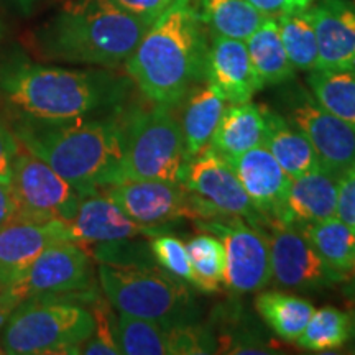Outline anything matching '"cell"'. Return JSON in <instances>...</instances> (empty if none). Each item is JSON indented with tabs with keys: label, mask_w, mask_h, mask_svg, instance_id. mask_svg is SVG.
Returning <instances> with one entry per match:
<instances>
[{
	"label": "cell",
	"mask_w": 355,
	"mask_h": 355,
	"mask_svg": "<svg viewBox=\"0 0 355 355\" xmlns=\"http://www.w3.org/2000/svg\"><path fill=\"white\" fill-rule=\"evenodd\" d=\"M19 150L20 141L17 140L15 133L6 122L0 121V181L10 183L13 162Z\"/></svg>",
	"instance_id": "cell-37"
},
{
	"label": "cell",
	"mask_w": 355,
	"mask_h": 355,
	"mask_svg": "<svg viewBox=\"0 0 355 355\" xmlns=\"http://www.w3.org/2000/svg\"><path fill=\"white\" fill-rule=\"evenodd\" d=\"M227 101L206 78L188 89L175 105V114L183 133L186 158L196 157L211 145Z\"/></svg>",
	"instance_id": "cell-22"
},
{
	"label": "cell",
	"mask_w": 355,
	"mask_h": 355,
	"mask_svg": "<svg viewBox=\"0 0 355 355\" xmlns=\"http://www.w3.org/2000/svg\"><path fill=\"white\" fill-rule=\"evenodd\" d=\"M13 217V198L10 183L0 181V227L8 224Z\"/></svg>",
	"instance_id": "cell-39"
},
{
	"label": "cell",
	"mask_w": 355,
	"mask_h": 355,
	"mask_svg": "<svg viewBox=\"0 0 355 355\" xmlns=\"http://www.w3.org/2000/svg\"><path fill=\"white\" fill-rule=\"evenodd\" d=\"M7 2L12 3V6L15 7L19 12L25 13V15H28V13L33 10L37 0H7Z\"/></svg>",
	"instance_id": "cell-40"
},
{
	"label": "cell",
	"mask_w": 355,
	"mask_h": 355,
	"mask_svg": "<svg viewBox=\"0 0 355 355\" xmlns=\"http://www.w3.org/2000/svg\"><path fill=\"white\" fill-rule=\"evenodd\" d=\"M206 79L229 104L250 102L263 89L250 63L245 42L214 35L207 50Z\"/></svg>",
	"instance_id": "cell-20"
},
{
	"label": "cell",
	"mask_w": 355,
	"mask_h": 355,
	"mask_svg": "<svg viewBox=\"0 0 355 355\" xmlns=\"http://www.w3.org/2000/svg\"><path fill=\"white\" fill-rule=\"evenodd\" d=\"M193 282L198 291L214 295L224 286V247L214 234H199L186 242Z\"/></svg>",
	"instance_id": "cell-31"
},
{
	"label": "cell",
	"mask_w": 355,
	"mask_h": 355,
	"mask_svg": "<svg viewBox=\"0 0 355 355\" xmlns=\"http://www.w3.org/2000/svg\"><path fill=\"white\" fill-rule=\"evenodd\" d=\"M265 146L277 158L279 166L290 178H298L304 173L319 170L321 163L313 145L304 133L286 121L285 115L265 107ZM324 170V168H322Z\"/></svg>",
	"instance_id": "cell-24"
},
{
	"label": "cell",
	"mask_w": 355,
	"mask_h": 355,
	"mask_svg": "<svg viewBox=\"0 0 355 355\" xmlns=\"http://www.w3.org/2000/svg\"><path fill=\"white\" fill-rule=\"evenodd\" d=\"M277 20L283 46L295 69L313 71L318 68V40L309 8L279 15Z\"/></svg>",
	"instance_id": "cell-32"
},
{
	"label": "cell",
	"mask_w": 355,
	"mask_h": 355,
	"mask_svg": "<svg viewBox=\"0 0 355 355\" xmlns=\"http://www.w3.org/2000/svg\"><path fill=\"white\" fill-rule=\"evenodd\" d=\"M150 254L159 268H163V272L191 285L193 270H191L186 243L181 239L171 234L153 235L150 241Z\"/></svg>",
	"instance_id": "cell-34"
},
{
	"label": "cell",
	"mask_w": 355,
	"mask_h": 355,
	"mask_svg": "<svg viewBox=\"0 0 355 355\" xmlns=\"http://www.w3.org/2000/svg\"><path fill=\"white\" fill-rule=\"evenodd\" d=\"M109 301L96 298L92 306L94 331L89 339L79 347L78 354L87 355H117L122 354L117 343V318L112 314Z\"/></svg>",
	"instance_id": "cell-33"
},
{
	"label": "cell",
	"mask_w": 355,
	"mask_h": 355,
	"mask_svg": "<svg viewBox=\"0 0 355 355\" xmlns=\"http://www.w3.org/2000/svg\"><path fill=\"white\" fill-rule=\"evenodd\" d=\"M71 241L68 222L10 220L0 227V286L15 282L48 247Z\"/></svg>",
	"instance_id": "cell-16"
},
{
	"label": "cell",
	"mask_w": 355,
	"mask_h": 355,
	"mask_svg": "<svg viewBox=\"0 0 355 355\" xmlns=\"http://www.w3.org/2000/svg\"><path fill=\"white\" fill-rule=\"evenodd\" d=\"M0 354H3V349H2V344H0Z\"/></svg>",
	"instance_id": "cell-44"
},
{
	"label": "cell",
	"mask_w": 355,
	"mask_h": 355,
	"mask_svg": "<svg viewBox=\"0 0 355 355\" xmlns=\"http://www.w3.org/2000/svg\"><path fill=\"white\" fill-rule=\"evenodd\" d=\"M308 86L324 109L355 128V71L321 69L309 71Z\"/></svg>",
	"instance_id": "cell-29"
},
{
	"label": "cell",
	"mask_w": 355,
	"mask_h": 355,
	"mask_svg": "<svg viewBox=\"0 0 355 355\" xmlns=\"http://www.w3.org/2000/svg\"><path fill=\"white\" fill-rule=\"evenodd\" d=\"M117 343L127 355L217 354V337L209 324L166 326L119 313Z\"/></svg>",
	"instance_id": "cell-14"
},
{
	"label": "cell",
	"mask_w": 355,
	"mask_h": 355,
	"mask_svg": "<svg viewBox=\"0 0 355 355\" xmlns=\"http://www.w3.org/2000/svg\"><path fill=\"white\" fill-rule=\"evenodd\" d=\"M285 119L304 133L326 171L340 178L355 163V128L322 107L301 86L283 94Z\"/></svg>",
	"instance_id": "cell-12"
},
{
	"label": "cell",
	"mask_w": 355,
	"mask_h": 355,
	"mask_svg": "<svg viewBox=\"0 0 355 355\" xmlns=\"http://www.w3.org/2000/svg\"><path fill=\"white\" fill-rule=\"evenodd\" d=\"M198 227L214 234L224 247V286L243 296L272 285L268 235L243 219L198 220Z\"/></svg>",
	"instance_id": "cell-11"
},
{
	"label": "cell",
	"mask_w": 355,
	"mask_h": 355,
	"mask_svg": "<svg viewBox=\"0 0 355 355\" xmlns=\"http://www.w3.org/2000/svg\"><path fill=\"white\" fill-rule=\"evenodd\" d=\"M180 183L199 212L198 220L243 219L266 230V219L257 211L227 159L211 145L186 162Z\"/></svg>",
	"instance_id": "cell-9"
},
{
	"label": "cell",
	"mask_w": 355,
	"mask_h": 355,
	"mask_svg": "<svg viewBox=\"0 0 355 355\" xmlns=\"http://www.w3.org/2000/svg\"><path fill=\"white\" fill-rule=\"evenodd\" d=\"M105 300L119 313L166 326L201 322V306L184 282L159 270L101 263L97 268Z\"/></svg>",
	"instance_id": "cell-5"
},
{
	"label": "cell",
	"mask_w": 355,
	"mask_h": 355,
	"mask_svg": "<svg viewBox=\"0 0 355 355\" xmlns=\"http://www.w3.org/2000/svg\"><path fill=\"white\" fill-rule=\"evenodd\" d=\"M272 275L277 285L295 291H319L336 285L326 263L301 229L266 222Z\"/></svg>",
	"instance_id": "cell-15"
},
{
	"label": "cell",
	"mask_w": 355,
	"mask_h": 355,
	"mask_svg": "<svg viewBox=\"0 0 355 355\" xmlns=\"http://www.w3.org/2000/svg\"><path fill=\"white\" fill-rule=\"evenodd\" d=\"M3 32H6V26H3V21L0 20V38L3 37Z\"/></svg>",
	"instance_id": "cell-42"
},
{
	"label": "cell",
	"mask_w": 355,
	"mask_h": 355,
	"mask_svg": "<svg viewBox=\"0 0 355 355\" xmlns=\"http://www.w3.org/2000/svg\"><path fill=\"white\" fill-rule=\"evenodd\" d=\"M135 84L112 69L10 61L0 66V104L26 122H68L119 112Z\"/></svg>",
	"instance_id": "cell-1"
},
{
	"label": "cell",
	"mask_w": 355,
	"mask_h": 355,
	"mask_svg": "<svg viewBox=\"0 0 355 355\" xmlns=\"http://www.w3.org/2000/svg\"><path fill=\"white\" fill-rule=\"evenodd\" d=\"M150 26L110 0H68L35 32V46L48 61L117 69Z\"/></svg>",
	"instance_id": "cell-4"
},
{
	"label": "cell",
	"mask_w": 355,
	"mask_h": 355,
	"mask_svg": "<svg viewBox=\"0 0 355 355\" xmlns=\"http://www.w3.org/2000/svg\"><path fill=\"white\" fill-rule=\"evenodd\" d=\"M343 291H344L345 298H349L350 301H354L355 303V279L354 278L349 279V282H345Z\"/></svg>",
	"instance_id": "cell-41"
},
{
	"label": "cell",
	"mask_w": 355,
	"mask_h": 355,
	"mask_svg": "<svg viewBox=\"0 0 355 355\" xmlns=\"http://www.w3.org/2000/svg\"><path fill=\"white\" fill-rule=\"evenodd\" d=\"M123 121L122 180L180 183L188 158L175 109L148 101V105L125 107Z\"/></svg>",
	"instance_id": "cell-7"
},
{
	"label": "cell",
	"mask_w": 355,
	"mask_h": 355,
	"mask_svg": "<svg viewBox=\"0 0 355 355\" xmlns=\"http://www.w3.org/2000/svg\"><path fill=\"white\" fill-rule=\"evenodd\" d=\"M123 110L68 122L17 121L13 133L86 198L122 180Z\"/></svg>",
	"instance_id": "cell-2"
},
{
	"label": "cell",
	"mask_w": 355,
	"mask_h": 355,
	"mask_svg": "<svg viewBox=\"0 0 355 355\" xmlns=\"http://www.w3.org/2000/svg\"><path fill=\"white\" fill-rule=\"evenodd\" d=\"M198 8L211 35L241 42L268 19L248 0H198Z\"/></svg>",
	"instance_id": "cell-28"
},
{
	"label": "cell",
	"mask_w": 355,
	"mask_h": 355,
	"mask_svg": "<svg viewBox=\"0 0 355 355\" xmlns=\"http://www.w3.org/2000/svg\"><path fill=\"white\" fill-rule=\"evenodd\" d=\"M318 252L336 283L355 277V232L343 220L332 217L301 229Z\"/></svg>",
	"instance_id": "cell-25"
},
{
	"label": "cell",
	"mask_w": 355,
	"mask_h": 355,
	"mask_svg": "<svg viewBox=\"0 0 355 355\" xmlns=\"http://www.w3.org/2000/svg\"><path fill=\"white\" fill-rule=\"evenodd\" d=\"M12 220H63L76 216L83 196L53 168L20 145L12 168Z\"/></svg>",
	"instance_id": "cell-10"
},
{
	"label": "cell",
	"mask_w": 355,
	"mask_h": 355,
	"mask_svg": "<svg viewBox=\"0 0 355 355\" xmlns=\"http://www.w3.org/2000/svg\"><path fill=\"white\" fill-rule=\"evenodd\" d=\"M92 260L86 247L76 242H60L37 257L15 282L0 286V329L21 301L48 296H91Z\"/></svg>",
	"instance_id": "cell-8"
},
{
	"label": "cell",
	"mask_w": 355,
	"mask_h": 355,
	"mask_svg": "<svg viewBox=\"0 0 355 355\" xmlns=\"http://www.w3.org/2000/svg\"><path fill=\"white\" fill-rule=\"evenodd\" d=\"M68 229L71 241L81 245L135 241L159 234L128 217L122 207L104 193L83 198L76 216L68 222Z\"/></svg>",
	"instance_id": "cell-17"
},
{
	"label": "cell",
	"mask_w": 355,
	"mask_h": 355,
	"mask_svg": "<svg viewBox=\"0 0 355 355\" xmlns=\"http://www.w3.org/2000/svg\"><path fill=\"white\" fill-rule=\"evenodd\" d=\"M352 322L354 316L334 306L314 309L296 343L311 352H329L339 349L352 337Z\"/></svg>",
	"instance_id": "cell-30"
},
{
	"label": "cell",
	"mask_w": 355,
	"mask_h": 355,
	"mask_svg": "<svg viewBox=\"0 0 355 355\" xmlns=\"http://www.w3.org/2000/svg\"><path fill=\"white\" fill-rule=\"evenodd\" d=\"M248 2L268 19H278L285 13L308 10L314 0H248Z\"/></svg>",
	"instance_id": "cell-38"
},
{
	"label": "cell",
	"mask_w": 355,
	"mask_h": 355,
	"mask_svg": "<svg viewBox=\"0 0 355 355\" xmlns=\"http://www.w3.org/2000/svg\"><path fill=\"white\" fill-rule=\"evenodd\" d=\"M245 46L261 87L279 86L295 78L296 69L286 55L275 19H265L245 40Z\"/></svg>",
	"instance_id": "cell-26"
},
{
	"label": "cell",
	"mask_w": 355,
	"mask_h": 355,
	"mask_svg": "<svg viewBox=\"0 0 355 355\" xmlns=\"http://www.w3.org/2000/svg\"><path fill=\"white\" fill-rule=\"evenodd\" d=\"M354 279H355V277H354Z\"/></svg>",
	"instance_id": "cell-46"
},
{
	"label": "cell",
	"mask_w": 355,
	"mask_h": 355,
	"mask_svg": "<svg viewBox=\"0 0 355 355\" xmlns=\"http://www.w3.org/2000/svg\"><path fill=\"white\" fill-rule=\"evenodd\" d=\"M0 107H2V104H0Z\"/></svg>",
	"instance_id": "cell-45"
},
{
	"label": "cell",
	"mask_w": 355,
	"mask_h": 355,
	"mask_svg": "<svg viewBox=\"0 0 355 355\" xmlns=\"http://www.w3.org/2000/svg\"><path fill=\"white\" fill-rule=\"evenodd\" d=\"M227 163L266 222L277 219L291 178L279 166L272 152L265 145H260L239 157L229 158Z\"/></svg>",
	"instance_id": "cell-19"
},
{
	"label": "cell",
	"mask_w": 355,
	"mask_h": 355,
	"mask_svg": "<svg viewBox=\"0 0 355 355\" xmlns=\"http://www.w3.org/2000/svg\"><path fill=\"white\" fill-rule=\"evenodd\" d=\"M339 178L329 171L319 170L291 178L285 201L279 207L277 219L296 229L318 224L336 217Z\"/></svg>",
	"instance_id": "cell-21"
},
{
	"label": "cell",
	"mask_w": 355,
	"mask_h": 355,
	"mask_svg": "<svg viewBox=\"0 0 355 355\" xmlns=\"http://www.w3.org/2000/svg\"><path fill=\"white\" fill-rule=\"evenodd\" d=\"M336 217L355 232V163L339 178Z\"/></svg>",
	"instance_id": "cell-35"
},
{
	"label": "cell",
	"mask_w": 355,
	"mask_h": 355,
	"mask_svg": "<svg viewBox=\"0 0 355 355\" xmlns=\"http://www.w3.org/2000/svg\"><path fill=\"white\" fill-rule=\"evenodd\" d=\"M139 224L159 230L180 220H198L199 212L181 183L159 180H122L102 189Z\"/></svg>",
	"instance_id": "cell-13"
},
{
	"label": "cell",
	"mask_w": 355,
	"mask_h": 355,
	"mask_svg": "<svg viewBox=\"0 0 355 355\" xmlns=\"http://www.w3.org/2000/svg\"><path fill=\"white\" fill-rule=\"evenodd\" d=\"M350 339L355 343V316H354V322H352V337H350Z\"/></svg>",
	"instance_id": "cell-43"
},
{
	"label": "cell",
	"mask_w": 355,
	"mask_h": 355,
	"mask_svg": "<svg viewBox=\"0 0 355 355\" xmlns=\"http://www.w3.org/2000/svg\"><path fill=\"white\" fill-rule=\"evenodd\" d=\"M110 2L123 12L153 25L178 0H110Z\"/></svg>",
	"instance_id": "cell-36"
},
{
	"label": "cell",
	"mask_w": 355,
	"mask_h": 355,
	"mask_svg": "<svg viewBox=\"0 0 355 355\" xmlns=\"http://www.w3.org/2000/svg\"><path fill=\"white\" fill-rule=\"evenodd\" d=\"M94 331L86 306L61 296L28 298L17 306L0 329L3 354H78Z\"/></svg>",
	"instance_id": "cell-6"
},
{
	"label": "cell",
	"mask_w": 355,
	"mask_h": 355,
	"mask_svg": "<svg viewBox=\"0 0 355 355\" xmlns=\"http://www.w3.org/2000/svg\"><path fill=\"white\" fill-rule=\"evenodd\" d=\"M263 105L254 102L230 104L222 114L211 146L225 159L265 145Z\"/></svg>",
	"instance_id": "cell-23"
},
{
	"label": "cell",
	"mask_w": 355,
	"mask_h": 355,
	"mask_svg": "<svg viewBox=\"0 0 355 355\" xmlns=\"http://www.w3.org/2000/svg\"><path fill=\"white\" fill-rule=\"evenodd\" d=\"M309 12L318 40V68L355 71L354 0H319Z\"/></svg>",
	"instance_id": "cell-18"
},
{
	"label": "cell",
	"mask_w": 355,
	"mask_h": 355,
	"mask_svg": "<svg viewBox=\"0 0 355 355\" xmlns=\"http://www.w3.org/2000/svg\"><path fill=\"white\" fill-rule=\"evenodd\" d=\"M254 304L261 321L286 343L298 340L314 311L311 301L279 290L259 291Z\"/></svg>",
	"instance_id": "cell-27"
},
{
	"label": "cell",
	"mask_w": 355,
	"mask_h": 355,
	"mask_svg": "<svg viewBox=\"0 0 355 355\" xmlns=\"http://www.w3.org/2000/svg\"><path fill=\"white\" fill-rule=\"evenodd\" d=\"M209 42L196 0H178L146 30L125 61L128 78L146 101L175 107L206 78Z\"/></svg>",
	"instance_id": "cell-3"
}]
</instances>
